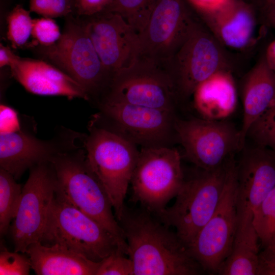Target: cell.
<instances>
[{
    "instance_id": "obj_7",
    "label": "cell",
    "mask_w": 275,
    "mask_h": 275,
    "mask_svg": "<svg viewBox=\"0 0 275 275\" xmlns=\"http://www.w3.org/2000/svg\"><path fill=\"white\" fill-rule=\"evenodd\" d=\"M178 151L169 146L142 147L131 177V201L157 218L184 179Z\"/></svg>"
},
{
    "instance_id": "obj_3",
    "label": "cell",
    "mask_w": 275,
    "mask_h": 275,
    "mask_svg": "<svg viewBox=\"0 0 275 275\" xmlns=\"http://www.w3.org/2000/svg\"><path fill=\"white\" fill-rule=\"evenodd\" d=\"M49 161L54 169L60 190L74 206L112 234L119 249L127 255L123 231L107 193L87 162L84 143L59 153Z\"/></svg>"
},
{
    "instance_id": "obj_22",
    "label": "cell",
    "mask_w": 275,
    "mask_h": 275,
    "mask_svg": "<svg viewBox=\"0 0 275 275\" xmlns=\"http://www.w3.org/2000/svg\"><path fill=\"white\" fill-rule=\"evenodd\" d=\"M191 97L194 107L202 118L224 120L235 111L237 103L232 71L214 73L196 87Z\"/></svg>"
},
{
    "instance_id": "obj_11",
    "label": "cell",
    "mask_w": 275,
    "mask_h": 275,
    "mask_svg": "<svg viewBox=\"0 0 275 275\" xmlns=\"http://www.w3.org/2000/svg\"><path fill=\"white\" fill-rule=\"evenodd\" d=\"M99 112L91 119L142 147L169 146L175 134L174 112L113 100L97 105Z\"/></svg>"
},
{
    "instance_id": "obj_37",
    "label": "cell",
    "mask_w": 275,
    "mask_h": 275,
    "mask_svg": "<svg viewBox=\"0 0 275 275\" xmlns=\"http://www.w3.org/2000/svg\"><path fill=\"white\" fill-rule=\"evenodd\" d=\"M263 57L268 67L275 76V39L269 44Z\"/></svg>"
},
{
    "instance_id": "obj_40",
    "label": "cell",
    "mask_w": 275,
    "mask_h": 275,
    "mask_svg": "<svg viewBox=\"0 0 275 275\" xmlns=\"http://www.w3.org/2000/svg\"><path fill=\"white\" fill-rule=\"evenodd\" d=\"M245 1L250 3L252 0H245Z\"/></svg>"
},
{
    "instance_id": "obj_32",
    "label": "cell",
    "mask_w": 275,
    "mask_h": 275,
    "mask_svg": "<svg viewBox=\"0 0 275 275\" xmlns=\"http://www.w3.org/2000/svg\"><path fill=\"white\" fill-rule=\"evenodd\" d=\"M5 249L0 253L1 275H27L32 268L29 257Z\"/></svg>"
},
{
    "instance_id": "obj_33",
    "label": "cell",
    "mask_w": 275,
    "mask_h": 275,
    "mask_svg": "<svg viewBox=\"0 0 275 275\" xmlns=\"http://www.w3.org/2000/svg\"><path fill=\"white\" fill-rule=\"evenodd\" d=\"M114 1L75 0L74 15L78 17H86L103 12Z\"/></svg>"
},
{
    "instance_id": "obj_23",
    "label": "cell",
    "mask_w": 275,
    "mask_h": 275,
    "mask_svg": "<svg viewBox=\"0 0 275 275\" xmlns=\"http://www.w3.org/2000/svg\"><path fill=\"white\" fill-rule=\"evenodd\" d=\"M259 242L257 235L235 238L231 253L217 274L258 275Z\"/></svg>"
},
{
    "instance_id": "obj_4",
    "label": "cell",
    "mask_w": 275,
    "mask_h": 275,
    "mask_svg": "<svg viewBox=\"0 0 275 275\" xmlns=\"http://www.w3.org/2000/svg\"><path fill=\"white\" fill-rule=\"evenodd\" d=\"M84 145L87 162L103 186L118 221L139 152L136 145L90 121Z\"/></svg>"
},
{
    "instance_id": "obj_34",
    "label": "cell",
    "mask_w": 275,
    "mask_h": 275,
    "mask_svg": "<svg viewBox=\"0 0 275 275\" xmlns=\"http://www.w3.org/2000/svg\"><path fill=\"white\" fill-rule=\"evenodd\" d=\"M197 12L214 9L227 0H187Z\"/></svg>"
},
{
    "instance_id": "obj_16",
    "label": "cell",
    "mask_w": 275,
    "mask_h": 275,
    "mask_svg": "<svg viewBox=\"0 0 275 275\" xmlns=\"http://www.w3.org/2000/svg\"><path fill=\"white\" fill-rule=\"evenodd\" d=\"M79 17L113 81L119 72L140 57L138 34L121 15L113 12L103 11Z\"/></svg>"
},
{
    "instance_id": "obj_27",
    "label": "cell",
    "mask_w": 275,
    "mask_h": 275,
    "mask_svg": "<svg viewBox=\"0 0 275 275\" xmlns=\"http://www.w3.org/2000/svg\"><path fill=\"white\" fill-rule=\"evenodd\" d=\"M30 12L17 5L7 16V37L13 48L29 46L28 41L31 36L33 25Z\"/></svg>"
},
{
    "instance_id": "obj_26",
    "label": "cell",
    "mask_w": 275,
    "mask_h": 275,
    "mask_svg": "<svg viewBox=\"0 0 275 275\" xmlns=\"http://www.w3.org/2000/svg\"><path fill=\"white\" fill-rule=\"evenodd\" d=\"M253 224L262 248L275 241V186L254 211Z\"/></svg>"
},
{
    "instance_id": "obj_39",
    "label": "cell",
    "mask_w": 275,
    "mask_h": 275,
    "mask_svg": "<svg viewBox=\"0 0 275 275\" xmlns=\"http://www.w3.org/2000/svg\"><path fill=\"white\" fill-rule=\"evenodd\" d=\"M263 250L275 257V241L266 247L263 248Z\"/></svg>"
},
{
    "instance_id": "obj_12",
    "label": "cell",
    "mask_w": 275,
    "mask_h": 275,
    "mask_svg": "<svg viewBox=\"0 0 275 275\" xmlns=\"http://www.w3.org/2000/svg\"><path fill=\"white\" fill-rule=\"evenodd\" d=\"M57 186L56 172L50 161L30 169L10 227L15 252L25 253L31 244L41 242Z\"/></svg>"
},
{
    "instance_id": "obj_29",
    "label": "cell",
    "mask_w": 275,
    "mask_h": 275,
    "mask_svg": "<svg viewBox=\"0 0 275 275\" xmlns=\"http://www.w3.org/2000/svg\"><path fill=\"white\" fill-rule=\"evenodd\" d=\"M61 35L60 28L53 18L33 19L31 36L33 40L29 47L51 46L60 39Z\"/></svg>"
},
{
    "instance_id": "obj_31",
    "label": "cell",
    "mask_w": 275,
    "mask_h": 275,
    "mask_svg": "<svg viewBox=\"0 0 275 275\" xmlns=\"http://www.w3.org/2000/svg\"><path fill=\"white\" fill-rule=\"evenodd\" d=\"M119 249L100 261L97 275H134L132 260Z\"/></svg>"
},
{
    "instance_id": "obj_25",
    "label": "cell",
    "mask_w": 275,
    "mask_h": 275,
    "mask_svg": "<svg viewBox=\"0 0 275 275\" xmlns=\"http://www.w3.org/2000/svg\"><path fill=\"white\" fill-rule=\"evenodd\" d=\"M160 0H114L104 11L117 13L139 34Z\"/></svg>"
},
{
    "instance_id": "obj_10",
    "label": "cell",
    "mask_w": 275,
    "mask_h": 275,
    "mask_svg": "<svg viewBox=\"0 0 275 275\" xmlns=\"http://www.w3.org/2000/svg\"><path fill=\"white\" fill-rule=\"evenodd\" d=\"M178 99L168 60L139 57L131 66L116 75L102 101L109 100L174 112Z\"/></svg>"
},
{
    "instance_id": "obj_20",
    "label": "cell",
    "mask_w": 275,
    "mask_h": 275,
    "mask_svg": "<svg viewBox=\"0 0 275 275\" xmlns=\"http://www.w3.org/2000/svg\"><path fill=\"white\" fill-rule=\"evenodd\" d=\"M274 99L275 76L263 57L248 72L243 82V119L239 130L240 150L244 147L250 127Z\"/></svg>"
},
{
    "instance_id": "obj_24",
    "label": "cell",
    "mask_w": 275,
    "mask_h": 275,
    "mask_svg": "<svg viewBox=\"0 0 275 275\" xmlns=\"http://www.w3.org/2000/svg\"><path fill=\"white\" fill-rule=\"evenodd\" d=\"M10 173L0 168V234L2 237L10 229L15 216L21 195L20 184Z\"/></svg>"
},
{
    "instance_id": "obj_36",
    "label": "cell",
    "mask_w": 275,
    "mask_h": 275,
    "mask_svg": "<svg viewBox=\"0 0 275 275\" xmlns=\"http://www.w3.org/2000/svg\"><path fill=\"white\" fill-rule=\"evenodd\" d=\"M262 22L275 29V3L258 11Z\"/></svg>"
},
{
    "instance_id": "obj_17",
    "label": "cell",
    "mask_w": 275,
    "mask_h": 275,
    "mask_svg": "<svg viewBox=\"0 0 275 275\" xmlns=\"http://www.w3.org/2000/svg\"><path fill=\"white\" fill-rule=\"evenodd\" d=\"M84 135L64 127L47 140L40 139L20 128L1 131L0 168L17 180L26 170L82 144Z\"/></svg>"
},
{
    "instance_id": "obj_15",
    "label": "cell",
    "mask_w": 275,
    "mask_h": 275,
    "mask_svg": "<svg viewBox=\"0 0 275 275\" xmlns=\"http://www.w3.org/2000/svg\"><path fill=\"white\" fill-rule=\"evenodd\" d=\"M187 0H160L139 34L140 57L167 61L176 53L198 20Z\"/></svg>"
},
{
    "instance_id": "obj_30",
    "label": "cell",
    "mask_w": 275,
    "mask_h": 275,
    "mask_svg": "<svg viewBox=\"0 0 275 275\" xmlns=\"http://www.w3.org/2000/svg\"><path fill=\"white\" fill-rule=\"evenodd\" d=\"M30 11L44 17H66L74 13L75 0H29Z\"/></svg>"
},
{
    "instance_id": "obj_6",
    "label": "cell",
    "mask_w": 275,
    "mask_h": 275,
    "mask_svg": "<svg viewBox=\"0 0 275 275\" xmlns=\"http://www.w3.org/2000/svg\"><path fill=\"white\" fill-rule=\"evenodd\" d=\"M226 162L213 170L199 169V172L188 178L184 176L174 203L158 217L167 226L175 229L187 247L216 208L225 184Z\"/></svg>"
},
{
    "instance_id": "obj_14",
    "label": "cell",
    "mask_w": 275,
    "mask_h": 275,
    "mask_svg": "<svg viewBox=\"0 0 275 275\" xmlns=\"http://www.w3.org/2000/svg\"><path fill=\"white\" fill-rule=\"evenodd\" d=\"M237 181L235 236L255 231L254 211L275 186V151L259 146L243 151L237 162Z\"/></svg>"
},
{
    "instance_id": "obj_9",
    "label": "cell",
    "mask_w": 275,
    "mask_h": 275,
    "mask_svg": "<svg viewBox=\"0 0 275 275\" xmlns=\"http://www.w3.org/2000/svg\"><path fill=\"white\" fill-rule=\"evenodd\" d=\"M229 55L198 19L179 49L168 61L178 98L191 97L196 87L214 73L232 71L233 63Z\"/></svg>"
},
{
    "instance_id": "obj_1",
    "label": "cell",
    "mask_w": 275,
    "mask_h": 275,
    "mask_svg": "<svg viewBox=\"0 0 275 275\" xmlns=\"http://www.w3.org/2000/svg\"><path fill=\"white\" fill-rule=\"evenodd\" d=\"M118 222L134 275H196L204 271L176 232L145 209L133 210L125 206Z\"/></svg>"
},
{
    "instance_id": "obj_38",
    "label": "cell",
    "mask_w": 275,
    "mask_h": 275,
    "mask_svg": "<svg viewBox=\"0 0 275 275\" xmlns=\"http://www.w3.org/2000/svg\"><path fill=\"white\" fill-rule=\"evenodd\" d=\"M256 8L257 11L275 3V0H252L250 2Z\"/></svg>"
},
{
    "instance_id": "obj_19",
    "label": "cell",
    "mask_w": 275,
    "mask_h": 275,
    "mask_svg": "<svg viewBox=\"0 0 275 275\" xmlns=\"http://www.w3.org/2000/svg\"><path fill=\"white\" fill-rule=\"evenodd\" d=\"M9 67L12 76L31 93L88 101L85 90L79 83L46 61L18 56Z\"/></svg>"
},
{
    "instance_id": "obj_35",
    "label": "cell",
    "mask_w": 275,
    "mask_h": 275,
    "mask_svg": "<svg viewBox=\"0 0 275 275\" xmlns=\"http://www.w3.org/2000/svg\"><path fill=\"white\" fill-rule=\"evenodd\" d=\"M18 56L8 47L0 44V67H10L16 60Z\"/></svg>"
},
{
    "instance_id": "obj_5",
    "label": "cell",
    "mask_w": 275,
    "mask_h": 275,
    "mask_svg": "<svg viewBox=\"0 0 275 275\" xmlns=\"http://www.w3.org/2000/svg\"><path fill=\"white\" fill-rule=\"evenodd\" d=\"M41 242L64 246L95 262L119 249L112 234L70 203L58 186Z\"/></svg>"
},
{
    "instance_id": "obj_21",
    "label": "cell",
    "mask_w": 275,
    "mask_h": 275,
    "mask_svg": "<svg viewBox=\"0 0 275 275\" xmlns=\"http://www.w3.org/2000/svg\"><path fill=\"white\" fill-rule=\"evenodd\" d=\"M25 253L38 275H97L100 264L58 244L35 242Z\"/></svg>"
},
{
    "instance_id": "obj_13",
    "label": "cell",
    "mask_w": 275,
    "mask_h": 275,
    "mask_svg": "<svg viewBox=\"0 0 275 275\" xmlns=\"http://www.w3.org/2000/svg\"><path fill=\"white\" fill-rule=\"evenodd\" d=\"M174 128L185 157L199 169L218 168L240 150L239 130L224 120L176 118Z\"/></svg>"
},
{
    "instance_id": "obj_2",
    "label": "cell",
    "mask_w": 275,
    "mask_h": 275,
    "mask_svg": "<svg viewBox=\"0 0 275 275\" xmlns=\"http://www.w3.org/2000/svg\"><path fill=\"white\" fill-rule=\"evenodd\" d=\"M60 39L49 46L37 45L33 50L42 60L58 67L79 83L88 101L97 105L108 94L113 80L103 66L80 18L65 17Z\"/></svg>"
},
{
    "instance_id": "obj_28",
    "label": "cell",
    "mask_w": 275,
    "mask_h": 275,
    "mask_svg": "<svg viewBox=\"0 0 275 275\" xmlns=\"http://www.w3.org/2000/svg\"><path fill=\"white\" fill-rule=\"evenodd\" d=\"M248 135L257 146L275 151V99L250 127Z\"/></svg>"
},
{
    "instance_id": "obj_18",
    "label": "cell",
    "mask_w": 275,
    "mask_h": 275,
    "mask_svg": "<svg viewBox=\"0 0 275 275\" xmlns=\"http://www.w3.org/2000/svg\"><path fill=\"white\" fill-rule=\"evenodd\" d=\"M200 19L228 52H242L257 41L258 12L245 0H227L218 7L197 12Z\"/></svg>"
},
{
    "instance_id": "obj_8",
    "label": "cell",
    "mask_w": 275,
    "mask_h": 275,
    "mask_svg": "<svg viewBox=\"0 0 275 275\" xmlns=\"http://www.w3.org/2000/svg\"><path fill=\"white\" fill-rule=\"evenodd\" d=\"M237 162L234 155L226 162L225 184L212 215L187 247L204 271L217 274L234 241L237 223Z\"/></svg>"
}]
</instances>
